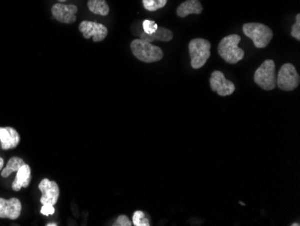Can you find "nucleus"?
I'll use <instances>...</instances> for the list:
<instances>
[{"label":"nucleus","mask_w":300,"mask_h":226,"mask_svg":"<svg viewBox=\"0 0 300 226\" xmlns=\"http://www.w3.org/2000/svg\"><path fill=\"white\" fill-rule=\"evenodd\" d=\"M241 37L238 35L226 36L218 45V54L220 57L230 64H236L243 60L244 51L239 48Z\"/></svg>","instance_id":"1"},{"label":"nucleus","mask_w":300,"mask_h":226,"mask_svg":"<svg viewBox=\"0 0 300 226\" xmlns=\"http://www.w3.org/2000/svg\"><path fill=\"white\" fill-rule=\"evenodd\" d=\"M130 48L135 57L146 63L159 62L164 57L163 50L160 47L140 38L132 41Z\"/></svg>","instance_id":"2"},{"label":"nucleus","mask_w":300,"mask_h":226,"mask_svg":"<svg viewBox=\"0 0 300 226\" xmlns=\"http://www.w3.org/2000/svg\"><path fill=\"white\" fill-rule=\"evenodd\" d=\"M243 31L259 49L267 47L274 38L272 30L260 23H246L244 25Z\"/></svg>","instance_id":"3"},{"label":"nucleus","mask_w":300,"mask_h":226,"mask_svg":"<svg viewBox=\"0 0 300 226\" xmlns=\"http://www.w3.org/2000/svg\"><path fill=\"white\" fill-rule=\"evenodd\" d=\"M212 44L203 38H195L189 44L192 67L194 69L202 68L210 57Z\"/></svg>","instance_id":"4"},{"label":"nucleus","mask_w":300,"mask_h":226,"mask_svg":"<svg viewBox=\"0 0 300 226\" xmlns=\"http://www.w3.org/2000/svg\"><path fill=\"white\" fill-rule=\"evenodd\" d=\"M254 81L264 90H272L277 86L276 64L274 60H266L256 71Z\"/></svg>","instance_id":"5"},{"label":"nucleus","mask_w":300,"mask_h":226,"mask_svg":"<svg viewBox=\"0 0 300 226\" xmlns=\"http://www.w3.org/2000/svg\"><path fill=\"white\" fill-rule=\"evenodd\" d=\"M300 77L295 66L292 63H285L278 71L277 85L284 91H292L298 88Z\"/></svg>","instance_id":"6"},{"label":"nucleus","mask_w":300,"mask_h":226,"mask_svg":"<svg viewBox=\"0 0 300 226\" xmlns=\"http://www.w3.org/2000/svg\"><path fill=\"white\" fill-rule=\"evenodd\" d=\"M210 87L221 97H226L234 93L236 86L231 80H226L223 72L215 71L212 72L210 77Z\"/></svg>","instance_id":"7"},{"label":"nucleus","mask_w":300,"mask_h":226,"mask_svg":"<svg viewBox=\"0 0 300 226\" xmlns=\"http://www.w3.org/2000/svg\"><path fill=\"white\" fill-rule=\"evenodd\" d=\"M80 31L83 33L86 39L93 37L94 42H102L108 35V28L100 23L83 21L80 23Z\"/></svg>","instance_id":"8"},{"label":"nucleus","mask_w":300,"mask_h":226,"mask_svg":"<svg viewBox=\"0 0 300 226\" xmlns=\"http://www.w3.org/2000/svg\"><path fill=\"white\" fill-rule=\"evenodd\" d=\"M42 196L40 198V203L42 204H57L60 198V187L55 181H50L48 178H44L40 181L39 185Z\"/></svg>","instance_id":"9"},{"label":"nucleus","mask_w":300,"mask_h":226,"mask_svg":"<svg viewBox=\"0 0 300 226\" xmlns=\"http://www.w3.org/2000/svg\"><path fill=\"white\" fill-rule=\"evenodd\" d=\"M78 11V7L75 5H65L57 3L53 5L52 12L53 17L60 22L65 24H71L76 20V13Z\"/></svg>","instance_id":"10"},{"label":"nucleus","mask_w":300,"mask_h":226,"mask_svg":"<svg viewBox=\"0 0 300 226\" xmlns=\"http://www.w3.org/2000/svg\"><path fill=\"white\" fill-rule=\"evenodd\" d=\"M22 212V203L18 198H0V218L16 220Z\"/></svg>","instance_id":"11"},{"label":"nucleus","mask_w":300,"mask_h":226,"mask_svg":"<svg viewBox=\"0 0 300 226\" xmlns=\"http://www.w3.org/2000/svg\"><path fill=\"white\" fill-rule=\"evenodd\" d=\"M0 142L3 150L14 149L20 142V135L12 127H0Z\"/></svg>","instance_id":"12"},{"label":"nucleus","mask_w":300,"mask_h":226,"mask_svg":"<svg viewBox=\"0 0 300 226\" xmlns=\"http://www.w3.org/2000/svg\"><path fill=\"white\" fill-rule=\"evenodd\" d=\"M31 179L32 171L30 166L27 164L22 165L18 170L16 178L12 185L13 190L18 192L21 190L22 187H28L30 185Z\"/></svg>","instance_id":"13"},{"label":"nucleus","mask_w":300,"mask_h":226,"mask_svg":"<svg viewBox=\"0 0 300 226\" xmlns=\"http://www.w3.org/2000/svg\"><path fill=\"white\" fill-rule=\"evenodd\" d=\"M203 6L199 0H187L182 3L177 9V15L180 18H186L190 14L202 13Z\"/></svg>","instance_id":"14"},{"label":"nucleus","mask_w":300,"mask_h":226,"mask_svg":"<svg viewBox=\"0 0 300 226\" xmlns=\"http://www.w3.org/2000/svg\"><path fill=\"white\" fill-rule=\"evenodd\" d=\"M174 37L172 32L166 28V27H158L156 29V31L154 32V34L148 35L146 33H143L140 36V39L142 40L146 41L148 43H152L154 41H161V42H169L171 41Z\"/></svg>","instance_id":"15"},{"label":"nucleus","mask_w":300,"mask_h":226,"mask_svg":"<svg viewBox=\"0 0 300 226\" xmlns=\"http://www.w3.org/2000/svg\"><path fill=\"white\" fill-rule=\"evenodd\" d=\"M88 9L91 12L100 16H107L110 12V8L106 0H88Z\"/></svg>","instance_id":"16"},{"label":"nucleus","mask_w":300,"mask_h":226,"mask_svg":"<svg viewBox=\"0 0 300 226\" xmlns=\"http://www.w3.org/2000/svg\"><path fill=\"white\" fill-rule=\"evenodd\" d=\"M24 164H26V162L21 158L13 157L9 160L6 167H4V169L2 170L1 176L4 178L10 177L12 173L18 172L19 169L22 167V165Z\"/></svg>","instance_id":"17"},{"label":"nucleus","mask_w":300,"mask_h":226,"mask_svg":"<svg viewBox=\"0 0 300 226\" xmlns=\"http://www.w3.org/2000/svg\"><path fill=\"white\" fill-rule=\"evenodd\" d=\"M168 0H143L144 8L148 11H156L159 9L164 8Z\"/></svg>","instance_id":"18"},{"label":"nucleus","mask_w":300,"mask_h":226,"mask_svg":"<svg viewBox=\"0 0 300 226\" xmlns=\"http://www.w3.org/2000/svg\"><path fill=\"white\" fill-rule=\"evenodd\" d=\"M133 224L135 226H150V220L146 219L145 213L142 211H137L133 215Z\"/></svg>","instance_id":"19"},{"label":"nucleus","mask_w":300,"mask_h":226,"mask_svg":"<svg viewBox=\"0 0 300 226\" xmlns=\"http://www.w3.org/2000/svg\"><path fill=\"white\" fill-rule=\"evenodd\" d=\"M142 26H143L144 33H146L148 35L154 34V32L156 31V29L158 28V25L153 20H148V19L144 20Z\"/></svg>","instance_id":"20"},{"label":"nucleus","mask_w":300,"mask_h":226,"mask_svg":"<svg viewBox=\"0 0 300 226\" xmlns=\"http://www.w3.org/2000/svg\"><path fill=\"white\" fill-rule=\"evenodd\" d=\"M292 36L298 41L300 40V14L296 15V23L292 26Z\"/></svg>","instance_id":"21"},{"label":"nucleus","mask_w":300,"mask_h":226,"mask_svg":"<svg viewBox=\"0 0 300 226\" xmlns=\"http://www.w3.org/2000/svg\"><path fill=\"white\" fill-rule=\"evenodd\" d=\"M114 226H132L133 225L132 222L128 219L126 215H120L117 221L115 222Z\"/></svg>","instance_id":"22"},{"label":"nucleus","mask_w":300,"mask_h":226,"mask_svg":"<svg viewBox=\"0 0 300 226\" xmlns=\"http://www.w3.org/2000/svg\"><path fill=\"white\" fill-rule=\"evenodd\" d=\"M40 213H42L44 215H46V216L52 215V214L55 213L54 205L49 204H42V208L40 210Z\"/></svg>","instance_id":"23"},{"label":"nucleus","mask_w":300,"mask_h":226,"mask_svg":"<svg viewBox=\"0 0 300 226\" xmlns=\"http://www.w3.org/2000/svg\"><path fill=\"white\" fill-rule=\"evenodd\" d=\"M4 161L3 160V158H1L0 157V170H2L3 169V167H4Z\"/></svg>","instance_id":"24"},{"label":"nucleus","mask_w":300,"mask_h":226,"mask_svg":"<svg viewBox=\"0 0 300 226\" xmlns=\"http://www.w3.org/2000/svg\"><path fill=\"white\" fill-rule=\"evenodd\" d=\"M58 224L57 223H48V224H47V226H57Z\"/></svg>","instance_id":"25"},{"label":"nucleus","mask_w":300,"mask_h":226,"mask_svg":"<svg viewBox=\"0 0 300 226\" xmlns=\"http://www.w3.org/2000/svg\"><path fill=\"white\" fill-rule=\"evenodd\" d=\"M300 223H293V224H292V226H300Z\"/></svg>","instance_id":"26"},{"label":"nucleus","mask_w":300,"mask_h":226,"mask_svg":"<svg viewBox=\"0 0 300 226\" xmlns=\"http://www.w3.org/2000/svg\"><path fill=\"white\" fill-rule=\"evenodd\" d=\"M58 1H60V2H63V1H66V0H58Z\"/></svg>","instance_id":"27"}]
</instances>
